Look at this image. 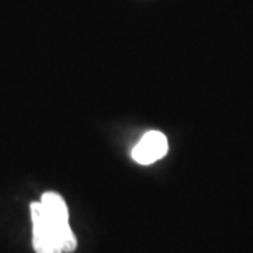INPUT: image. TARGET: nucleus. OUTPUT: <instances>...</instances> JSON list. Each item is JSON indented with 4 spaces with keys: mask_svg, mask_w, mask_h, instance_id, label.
<instances>
[{
    "mask_svg": "<svg viewBox=\"0 0 253 253\" xmlns=\"http://www.w3.org/2000/svg\"><path fill=\"white\" fill-rule=\"evenodd\" d=\"M48 221L56 232L63 252H72L76 249V238L69 226V212L65 200L56 193H45L40 200Z\"/></svg>",
    "mask_w": 253,
    "mask_h": 253,
    "instance_id": "nucleus-1",
    "label": "nucleus"
},
{
    "mask_svg": "<svg viewBox=\"0 0 253 253\" xmlns=\"http://www.w3.org/2000/svg\"><path fill=\"white\" fill-rule=\"evenodd\" d=\"M33 245L37 253H63L56 232L48 221L40 201L31 204Z\"/></svg>",
    "mask_w": 253,
    "mask_h": 253,
    "instance_id": "nucleus-2",
    "label": "nucleus"
},
{
    "mask_svg": "<svg viewBox=\"0 0 253 253\" xmlns=\"http://www.w3.org/2000/svg\"><path fill=\"white\" fill-rule=\"evenodd\" d=\"M168 139L159 131L146 132L132 149V159L139 165H151L168 154Z\"/></svg>",
    "mask_w": 253,
    "mask_h": 253,
    "instance_id": "nucleus-3",
    "label": "nucleus"
}]
</instances>
